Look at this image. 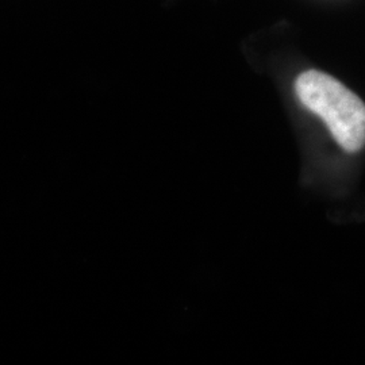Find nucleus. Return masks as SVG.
Wrapping results in <instances>:
<instances>
[{
	"mask_svg": "<svg viewBox=\"0 0 365 365\" xmlns=\"http://www.w3.org/2000/svg\"><path fill=\"white\" fill-rule=\"evenodd\" d=\"M294 90L303 107L319 118L348 153L365 146V103L339 80L319 69L303 71Z\"/></svg>",
	"mask_w": 365,
	"mask_h": 365,
	"instance_id": "f257e3e1",
	"label": "nucleus"
}]
</instances>
